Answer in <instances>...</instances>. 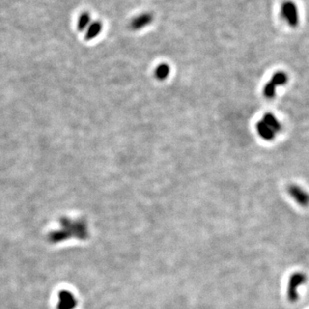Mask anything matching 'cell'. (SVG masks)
Instances as JSON below:
<instances>
[{
	"label": "cell",
	"instance_id": "obj_9",
	"mask_svg": "<svg viewBox=\"0 0 309 309\" xmlns=\"http://www.w3.org/2000/svg\"><path fill=\"white\" fill-rule=\"evenodd\" d=\"M262 120H263L276 134H278V133H280V132L282 131V124L279 122V119H277L276 116L271 113V112H266L265 114H264Z\"/></svg>",
	"mask_w": 309,
	"mask_h": 309
},
{
	"label": "cell",
	"instance_id": "obj_3",
	"mask_svg": "<svg viewBox=\"0 0 309 309\" xmlns=\"http://www.w3.org/2000/svg\"><path fill=\"white\" fill-rule=\"evenodd\" d=\"M288 75L284 72H276L272 76L271 80L265 84L264 88V95L267 99H272L275 97L277 88L279 86H283L288 82Z\"/></svg>",
	"mask_w": 309,
	"mask_h": 309
},
{
	"label": "cell",
	"instance_id": "obj_6",
	"mask_svg": "<svg viewBox=\"0 0 309 309\" xmlns=\"http://www.w3.org/2000/svg\"><path fill=\"white\" fill-rule=\"evenodd\" d=\"M153 14L150 12H143L133 18L130 23V27L133 30H140L146 27L153 22Z\"/></svg>",
	"mask_w": 309,
	"mask_h": 309
},
{
	"label": "cell",
	"instance_id": "obj_7",
	"mask_svg": "<svg viewBox=\"0 0 309 309\" xmlns=\"http://www.w3.org/2000/svg\"><path fill=\"white\" fill-rule=\"evenodd\" d=\"M77 305V301L72 293L62 290L58 293V303L57 309H73Z\"/></svg>",
	"mask_w": 309,
	"mask_h": 309
},
{
	"label": "cell",
	"instance_id": "obj_1",
	"mask_svg": "<svg viewBox=\"0 0 309 309\" xmlns=\"http://www.w3.org/2000/svg\"><path fill=\"white\" fill-rule=\"evenodd\" d=\"M60 224L63 228L52 231L48 234V241L51 243H58L72 237V235H77L78 237H84V231L83 228H78V225L72 224V222L69 221L66 218H63L60 220Z\"/></svg>",
	"mask_w": 309,
	"mask_h": 309
},
{
	"label": "cell",
	"instance_id": "obj_10",
	"mask_svg": "<svg viewBox=\"0 0 309 309\" xmlns=\"http://www.w3.org/2000/svg\"><path fill=\"white\" fill-rule=\"evenodd\" d=\"M102 30V24L100 21H95V22H92L91 24H89L87 31H86V34H85V39L86 40H93L95 37H97L100 33Z\"/></svg>",
	"mask_w": 309,
	"mask_h": 309
},
{
	"label": "cell",
	"instance_id": "obj_12",
	"mask_svg": "<svg viewBox=\"0 0 309 309\" xmlns=\"http://www.w3.org/2000/svg\"><path fill=\"white\" fill-rule=\"evenodd\" d=\"M169 66L167 65H161L156 69V76L159 78H165L169 74Z\"/></svg>",
	"mask_w": 309,
	"mask_h": 309
},
{
	"label": "cell",
	"instance_id": "obj_4",
	"mask_svg": "<svg viewBox=\"0 0 309 309\" xmlns=\"http://www.w3.org/2000/svg\"><path fill=\"white\" fill-rule=\"evenodd\" d=\"M282 15L289 26L296 27L299 23V15L296 4L293 2H286L282 6Z\"/></svg>",
	"mask_w": 309,
	"mask_h": 309
},
{
	"label": "cell",
	"instance_id": "obj_8",
	"mask_svg": "<svg viewBox=\"0 0 309 309\" xmlns=\"http://www.w3.org/2000/svg\"><path fill=\"white\" fill-rule=\"evenodd\" d=\"M257 132L262 140L265 141H272L275 139L276 134L263 120H259L256 125Z\"/></svg>",
	"mask_w": 309,
	"mask_h": 309
},
{
	"label": "cell",
	"instance_id": "obj_5",
	"mask_svg": "<svg viewBox=\"0 0 309 309\" xmlns=\"http://www.w3.org/2000/svg\"><path fill=\"white\" fill-rule=\"evenodd\" d=\"M287 191L289 196L299 205L303 207L309 206V194L303 188L297 185H290Z\"/></svg>",
	"mask_w": 309,
	"mask_h": 309
},
{
	"label": "cell",
	"instance_id": "obj_2",
	"mask_svg": "<svg viewBox=\"0 0 309 309\" xmlns=\"http://www.w3.org/2000/svg\"><path fill=\"white\" fill-rule=\"evenodd\" d=\"M308 280L307 275L303 272H295L289 277L287 287V298L291 303H295L299 299L298 289L300 286L305 284Z\"/></svg>",
	"mask_w": 309,
	"mask_h": 309
},
{
	"label": "cell",
	"instance_id": "obj_11",
	"mask_svg": "<svg viewBox=\"0 0 309 309\" xmlns=\"http://www.w3.org/2000/svg\"><path fill=\"white\" fill-rule=\"evenodd\" d=\"M91 24V16L90 14L84 11L80 15L78 18V29L79 31H84L88 28L89 24Z\"/></svg>",
	"mask_w": 309,
	"mask_h": 309
}]
</instances>
